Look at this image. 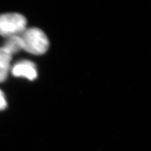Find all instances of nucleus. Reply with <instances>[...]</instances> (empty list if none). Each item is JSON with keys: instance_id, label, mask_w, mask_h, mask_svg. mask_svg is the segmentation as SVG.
<instances>
[{"instance_id": "obj_6", "label": "nucleus", "mask_w": 151, "mask_h": 151, "mask_svg": "<svg viewBox=\"0 0 151 151\" xmlns=\"http://www.w3.org/2000/svg\"><path fill=\"white\" fill-rule=\"evenodd\" d=\"M6 106V100L4 94L2 91L0 90V111L5 109Z\"/></svg>"}, {"instance_id": "obj_4", "label": "nucleus", "mask_w": 151, "mask_h": 151, "mask_svg": "<svg viewBox=\"0 0 151 151\" xmlns=\"http://www.w3.org/2000/svg\"><path fill=\"white\" fill-rule=\"evenodd\" d=\"M11 56L12 55L4 47L0 48V83L6 78L10 68Z\"/></svg>"}, {"instance_id": "obj_2", "label": "nucleus", "mask_w": 151, "mask_h": 151, "mask_svg": "<svg viewBox=\"0 0 151 151\" xmlns=\"http://www.w3.org/2000/svg\"><path fill=\"white\" fill-rule=\"evenodd\" d=\"M26 25L27 20L21 14L11 13L0 16V35L4 37L20 35Z\"/></svg>"}, {"instance_id": "obj_5", "label": "nucleus", "mask_w": 151, "mask_h": 151, "mask_svg": "<svg viewBox=\"0 0 151 151\" xmlns=\"http://www.w3.org/2000/svg\"><path fill=\"white\" fill-rule=\"evenodd\" d=\"M4 48L11 55L22 50V42L20 36L15 35L9 37L8 40L6 41Z\"/></svg>"}, {"instance_id": "obj_3", "label": "nucleus", "mask_w": 151, "mask_h": 151, "mask_svg": "<svg viewBox=\"0 0 151 151\" xmlns=\"http://www.w3.org/2000/svg\"><path fill=\"white\" fill-rule=\"evenodd\" d=\"M12 73L15 76L24 77L29 80H34L37 76L35 64L28 60H22L16 63L13 67Z\"/></svg>"}, {"instance_id": "obj_1", "label": "nucleus", "mask_w": 151, "mask_h": 151, "mask_svg": "<svg viewBox=\"0 0 151 151\" xmlns=\"http://www.w3.org/2000/svg\"><path fill=\"white\" fill-rule=\"evenodd\" d=\"M20 36L22 42V50L36 55L44 54L48 50V37L40 29L34 27L25 29Z\"/></svg>"}]
</instances>
